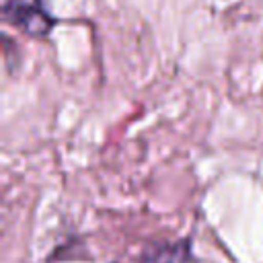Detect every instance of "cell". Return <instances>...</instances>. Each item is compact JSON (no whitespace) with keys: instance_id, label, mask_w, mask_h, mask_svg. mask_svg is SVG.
<instances>
[{"instance_id":"2","label":"cell","mask_w":263,"mask_h":263,"mask_svg":"<svg viewBox=\"0 0 263 263\" xmlns=\"http://www.w3.org/2000/svg\"><path fill=\"white\" fill-rule=\"evenodd\" d=\"M179 251H181V249H179ZM179 251H177L175 255H166V257H164V253H162L160 257H150V259H146L144 263H168V261H173V259L181 257V255H179Z\"/></svg>"},{"instance_id":"1","label":"cell","mask_w":263,"mask_h":263,"mask_svg":"<svg viewBox=\"0 0 263 263\" xmlns=\"http://www.w3.org/2000/svg\"><path fill=\"white\" fill-rule=\"evenodd\" d=\"M0 6L4 21L31 37H47L55 25L43 0H0Z\"/></svg>"}]
</instances>
